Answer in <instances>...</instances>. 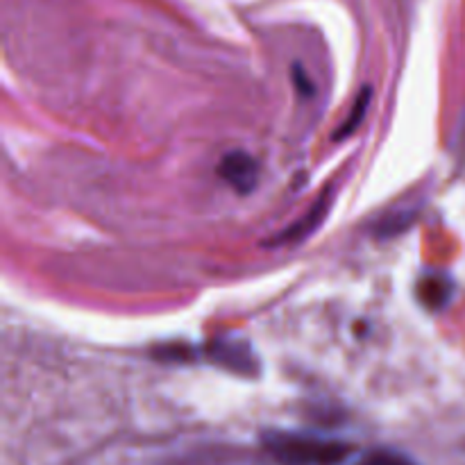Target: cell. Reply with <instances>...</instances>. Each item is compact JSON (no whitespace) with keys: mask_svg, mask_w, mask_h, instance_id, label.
<instances>
[{"mask_svg":"<svg viewBox=\"0 0 465 465\" xmlns=\"http://www.w3.org/2000/svg\"><path fill=\"white\" fill-rule=\"evenodd\" d=\"M371 100H372V89L371 86H363V91L359 94V98L354 100L352 109H350V116L341 123V127L336 130L334 141H343L348 136H352L359 127L363 125V118H366L368 107H371Z\"/></svg>","mask_w":465,"mask_h":465,"instance_id":"obj_6","label":"cell"},{"mask_svg":"<svg viewBox=\"0 0 465 465\" xmlns=\"http://www.w3.org/2000/svg\"><path fill=\"white\" fill-rule=\"evenodd\" d=\"M452 282L448 275H440V272H430V275L422 277L418 282V300L425 304L427 309L436 312V309H443L445 304L452 298Z\"/></svg>","mask_w":465,"mask_h":465,"instance_id":"obj_5","label":"cell"},{"mask_svg":"<svg viewBox=\"0 0 465 465\" xmlns=\"http://www.w3.org/2000/svg\"><path fill=\"white\" fill-rule=\"evenodd\" d=\"M209 359L216 366L227 368L236 375L252 377L257 372V357L245 341L239 339H218L207 348Z\"/></svg>","mask_w":465,"mask_h":465,"instance_id":"obj_3","label":"cell"},{"mask_svg":"<svg viewBox=\"0 0 465 465\" xmlns=\"http://www.w3.org/2000/svg\"><path fill=\"white\" fill-rule=\"evenodd\" d=\"M263 448L280 465H343L354 452L345 440L300 431H268Z\"/></svg>","mask_w":465,"mask_h":465,"instance_id":"obj_1","label":"cell"},{"mask_svg":"<svg viewBox=\"0 0 465 465\" xmlns=\"http://www.w3.org/2000/svg\"><path fill=\"white\" fill-rule=\"evenodd\" d=\"M457 150L461 153V159L465 157V121L461 125V130H459V139H457Z\"/></svg>","mask_w":465,"mask_h":465,"instance_id":"obj_10","label":"cell"},{"mask_svg":"<svg viewBox=\"0 0 465 465\" xmlns=\"http://www.w3.org/2000/svg\"><path fill=\"white\" fill-rule=\"evenodd\" d=\"M418 212H398V213H391V216H386L384 221H380V225H377V234L380 236H395L400 234L402 230H407L409 225L413 223V218H416Z\"/></svg>","mask_w":465,"mask_h":465,"instance_id":"obj_7","label":"cell"},{"mask_svg":"<svg viewBox=\"0 0 465 465\" xmlns=\"http://www.w3.org/2000/svg\"><path fill=\"white\" fill-rule=\"evenodd\" d=\"M331 200H334V189L322 191V193L318 195L316 203L312 204V209H309V212L304 213L300 221H295L293 225H289L286 230H282L275 239L268 241V245H275V248H280V245L300 243V241H304L307 236H312L313 232H316L318 227L325 223L327 213H330V207H331Z\"/></svg>","mask_w":465,"mask_h":465,"instance_id":"obj_4","label":"cell"},{"mask_svg":"<svg viewBox=\"0 0 465 465\" xmlns=\"http://www.w3.org/2000/svg\"><path fill=\"white\" fill-rule=\"evenodd\" d=\"M357 465H418L404 454L393 452V450H375V452L366 454Z\"/></svg>","mask_w":465,"mask_h":465,"instance_id":"obj_8","label":"cell"},{"mask_svg":"<svg viewBox=\"0 0 465 465\" xmlns=\"http://www.w3.org/2000/svg\"><path fill=\"white\" fill-rule=\"evenodd\" d=\"M293 82H295V86H298L300 91H302L304 95H312L313 94V84H312V80H309L307 75H304V71L300 66H295V71H293Z\"/></svg>","mask_w":465,"mask_h":465,"instance_id":"obj_9","label":"cell"},{"mask_svg":"<svg viewBox=\"0 0 465 465\" xmlns=\"http://www.w3.org/2000/svg\"><path fill=\"white\" fill-rule=\"evenodd\" d=\"M218 175L236 193L248 195L259 182V162L245 150H230L218 163Z\"/></svg>","mask_w":465,"mask_h":465,"instance_id":"obj_2","label":"cell"}]
</instances>
